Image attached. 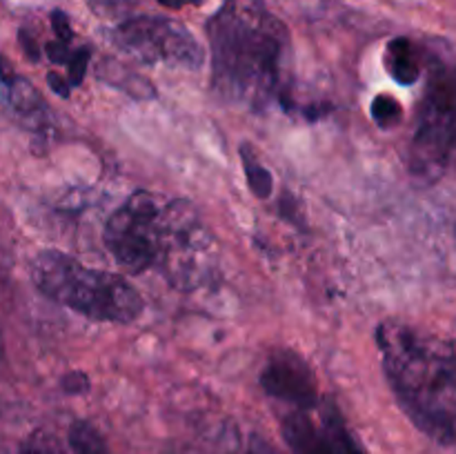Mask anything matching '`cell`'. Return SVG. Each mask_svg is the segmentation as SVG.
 Here are the masks:
<instances>
[{
  "instance_id": "13",
  "label": "cell",
  "mask_w": 456,
  "mask_h": 454,
  "mask_svg": "<svg viewBox=\"0 0 456 454\" xmlns=\"http://www.w3.org/2000/svg\"><path fill=\"white\" fill-rule=\"evenodd\" d=\"M240 158H243V169H245V181H248V187L252 190L254 196L258 199H267L274 190V178H272L270 169L256 158L252 147L245 142L240 145Z\"/></svg>"
},
{
  "instance_id": "15",
  "label": "cell",
  "mask_w": 456,
  "mask_h": 454,
  "mask_svg": "<svg viewBox=\"0 0 456 454\" xmlns=\"http://www.w3.org/2000/svg\"><path fill=\"white\" fill-rule=\"evenodd\" d=\"M370 114H372L374 123L379 127L390 129L401 123V118H403V107L390 93H379V96H374L372 105H370Z\"/></svg>"
},
{
  "instance_id": "9",
  "label": "cell",
  "mask_w": 456,
  "mask_h": 454,
  "mask_svg": "<svg viewBox=\"0 0 456 454\" xmlns=\"http://www.w3.org/2000/svg\"><path fill=\"white\" fill-rule=\"evenodd\" d=\"M285 439L292 448V454H332L330 448V434L325 418L319 409V421L310 417L307 412L289 414L283 423Z\"/></svg>"
},
{
  "instance_id": "14",
  "label": "cell",
  "mask_w": 456,
  "mask_h": 454,
  "mask_svg": "<svg viewBox=\"0 0 456 454\" xmlns=\"http://www.w3.org/2000/svg\"><path fill=\"white\" fill-rule=\"evenodd\" d=\"M69 445L74 454H110L102 436L87 421H76L69 427Z\"/></svg>"
},
{
  "instance_id": "8",
  "label": "cell",
  "mask_w": 456,
  "mask_h": 454,
  "mask_svg": "<svg viewBox=\"0 0 456 454\" xmlns=\"http://www.w3.org/2000/svg\"><path fill=\"white\" fill-rule=\"evenodd\" d=\"M261 385L270 396L303 412L319 408V381L298 352H272L261 372Z\"/></svg>"
},
{
  "instance_id": "17",
  "label": "cell",
  "mask_w": 456,
  "mask_h": 454,
  "mask_svg": "<svg viewBox=\"0 0 456 454\" xmlns=\"http://www.w3.org/2000/svg\"><path fill=\"white\" fill-rule=\"evenodd\" d=\"M87 62H89V49L83 47V49H76V52L71 53L69 62H67V83H69L71 87H78V85L83 83Z\"/></svg>"
},
{
  "instance_id": "11",
  "label": "cell",
  "mask_w": 456,
  "mask_h": 454,
  "mask_svg": "<svg viewBox=\"0 0 456 454\" xmlns=\"http://www.w3.org/2000/svg\"><path fill=\"white\" fill-rule=\"evenodd\" d=\"M4 89H7V105L16 118L25 120L27 127L31 129H40L47 125V107L36 87H31L29 80L20 78V76H9L4 80Z\"/></svg>"
},
{
  "instance_id": "21",
  "label": "cell",
  "mask_w": 456,
  "mask_h": 454,
  "mask_svg": "<svg viewBox=\"0 0 456 454\" xmlns=\"http://www.w3.org/2000/svg\"><path fill=\"white\" fill-rule=\"evenodd\" d=\"M20 43L25 45V52H27V56H29L31 61H38V52H36V45H34V40H29V38H27V34H25V31H20Z\"/></svg>"
},
{
  "instance_id": "3",
  "label": "cell",
  "mask_w": 456,
  "mask_h": 454,
  "mask_svg": "<svg viewBox=\"0 0 456 454\" xmlns=\"http://www.w3.org/2000/svg\"><path fill=\"white\" fill-rule=\"evenodd\" d=\"M29 272L43 296L92 320L132 323L145 310L138 289L123 276L94 270L58 249L36 254Z\"/></svg>"
},
{
  "instance_id": "4",
  "label": "cell",
  "mask_w": 456,
  "mask_h": 454,
  "mask_svg": "<svg viewBox=\"0 0 456 454\" xmlns=\"http://www.w3.org/2000/svg\"><path fill=\"white\" fill-rule=\"evenodd\" d=\"M423 76L408 165L414 176L432 182L444 176L456 154V62L426 52Z\"/></svg>"
},
{
  "instance_id": "18",
  "label": "cell",
  "mask_w": 456,
  "mask_h": 454,
  "mask_svg": "<svg viewBox=\"0 0 456 454\" xmlns=\"http://www.w3.org/2000/svg\"><path fill=\"white\" fill-rule=\"evenodd\" d=\"M52 27L53 31H56L58 40H62V43H71V38H74V34H71V25H69V18H67V13L62 12H53L52 13Z\"/></svg>"
},
{
  "instance_id": "19",
  "label": "cell",
  "mask_w": 456,
  "mask_h": 454,
  "mask_svg": "<svg viewBox=\"0 0 456 454\" xmlns=\"http://www.w3.org/2000/svg\"><path fill=\"white\" fill-rule=\"evenodd\" d=\"M47 83L52 85V89H53V92L58 93V96H62V98H67V96H69V87H65V85H69V83H67V78L62 80L61 76H58V74H53V71H52V74L47 76Z\"/></svg>"
},
{
  "instance_id": "6",
  "label": "cell",
  "mask_w": 456,
  "mask_h": 454,
  "mask_svg": "<svg viewBox=\"0 0 456 454\" xmlns=\"http://www.w3.org/2000/svg\"><path fill=\"white\" fill-rule=\"evenodd\" d=\"M163 207L151 191L136 190L107 218L102 230L105 247L129 274H142L159 265Z\"/></svg>"
},
{
  "instance_id": "16",
  "label": "cell",
  "mask_w": 456,
  "mask_h": 454,
  "mask_svg": "<svg viewBox=\"0 0 456 454\" xmlns=\"http://www.w3.org/2000/svg\"><path fill=\"white\" fill-rule=\"evenodd\" d=\"M20 454H65V448L53 432L36 430L22 441Z\"/></svg>"
},
{
  "instance_id": "10",
  "label": "cell",
  "mask_w": 456,
  "mask_h": 454,
  "mask_svg": "<svg viewBox=\"0 0 456 454\" xmlns=\"http://www.w3.org/2000/svg\"><path fill=\"white\" fill-rule=\"evenodd\" d=\"M426 52L423 45L414 43L408 36H396L387 43L386 47V69L392 78L403 87L417 83L423 76V67H426Z\"/></svg>"
},
{
  "instance_id": "20",
  "label": "cell",
  "mask_w": 456,
  "mask_h": 454,
  "mask_svg": "<svg viewBox=\"0 0 456 454\" xmlns=\"http://www.w3.org/2000/svg\"><path fill=\"white\" fill-rule=\"evenodd\" d=\"M159 3L167 9H181L185 4H203L205 0H159Z\"/></svg>"
},
{
  "instance_id": "1",
  "label": "cell",
  "mask_w": 456,
  "mask_h": 454,
  "mask_svg": "<svg viewBox=\"0 0 456 454\" xmlns=\"http://www.w3.org/2000/svg\"><path fill=\"white\" fill-rule=\"evenodd\" d=\"M214 92L232 105L265 111L285 89L292 38L263 0H225L205 25Z\"/></svg>"
},
{
  "instance_id": "2",
  "label": "cell",
  "mask_w": 456,
  "mask_h": 454,
  "mask_svg": "<svg viewBox=\"0 0 456 454\" xmlns=\"http://www.w3.org/2000/svg\"><path fill=\"white\" fill-rule=\"evenodd\" d=\"M383 372L410 421L436 443H456V347L401 320L377 328Z\"/></svg>"
},
{
  "instance_id": "12",
  "label": "cell",
  "mask_w": 456,
  "mask_h": 454,
  "mask_svg": "<svg viewBox=\"0 0 456 454\" xmlns=\"http://www.w3.org/2000/svg\"><path fill=\"white\" fill-rule=\"evenodd\" d=\"M321 414H323L325 423H328L330 432V448H332V454H363L361 452L359 443L352 436V432L347 430L346 421H343L341 412H338L337 403H332L330 399L323 401V405H319Z\"/></svg>"
},
{
  "instance_id": "5",
  "label": "cell",
  "mask_w": 456,
  "mask_h": 454,
  "mask_svg": "<svg viewBox=\"0 0 456 454\" xmlns=\"http://www.w3.org/2000/svg\"><path fill=\"white\" fill-rule=\"evenodd\" d=\"M159 265L178 289H196L216 272V243L194 205L172 200L163 207Z\"/></svg>"
},
{
  "instance_id": "7",
  "label": "cell",
  "mask_w": 456,
  "mask_h": 454,
  "mask_svg": "<svg viewBox=\"0 0 456 454\" xmlns=\"http://www.w3.org/2000/svg\"><path fill=\"white\" fill-rule=\"evenodd\" d=\"M111 40L120 52L145 65L163 62V65L199 69L205 61V52L199 40L187 31V27L172 18H129L111 31Z\"/></svg>"
}]
</instances>
